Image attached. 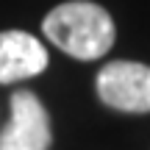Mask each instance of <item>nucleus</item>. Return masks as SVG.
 <instances>
[{
	"instance_id": "3",
	"label": "nucleus",
	"mask_w": 150,
	"mask_h": 150,
	"mask_svg": "<svg viewBox=\"0 0 150 150\" xmlns=\"http://www.w3.org/2000/svg\"><path fill=\"white\" fill-rule=\"evenodd\" d=\"M53 142L50 117L31 89L11 95V120L0 131V150H47Z\"/></svg>"
},
{
	"instance_id": "4",
	"label": "nucleus",
	"mask_w": 150,
	"mask_h": 150,
	"mask_svg": "<svg viewBox=\"0 0 150 150\" xmlns=\"http://www.w3.org/2000/svg\"><path fill=\"white\" fill-rule=\"evenodd\" d=\"M47 67V50L36 36L25 31H3L0 33V83L33 78Z\"/></svg>"
},
{
	"instance_id": "2",
	"label": "nucleus",
	"mask_w": 150,
	"mask_h": 150,
	"mask_svg": "<svg viewBox=\"0 0 150 150\" xmlns=\"http://www.w3.org/2000/svg\"><path fill=\"white\" fill-rule=\"evenodd\" d=\"M97 97L114 111L150 114V67L136 61H108L97 72Z\"/></svg>"
},
{
	"instance_id": "1",
	"label": "nucleus",
	"mask_w": 150,
	"mask_h": 150,
	"mask_svg": "<svg viewBox=\"0 0 150 150\" xmlns=\"http://www.w3.org/2000/svg\"><path fill=\"white\" fill-rule=\"evenodd\" d=\"M42 31L59 50L81 61L106 56L114 45V20L103 6L89 0L61 3L45 17Z\"/></svg>"
}]
</instances>
